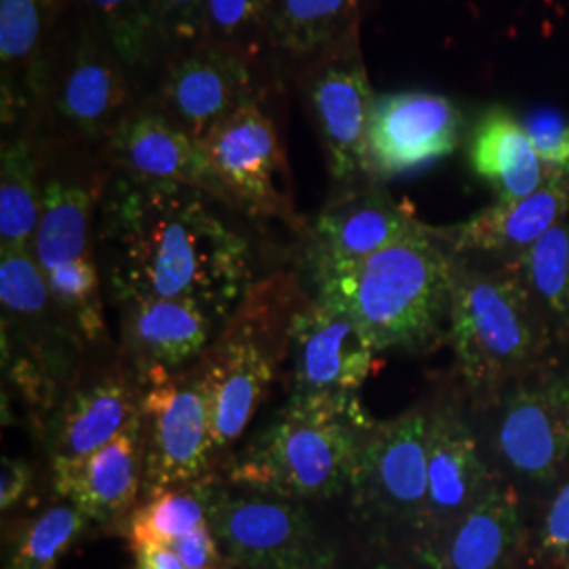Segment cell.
Listing matches in <instances>:
<instances>
[{"instance_id":"8992f818","label":"cell","mask_w":569,"mask_h":569,"mask_svg":"<svg viewBox=\"0 0 569 569\" xmlns=\"http://www.w3.org/2000/svg\"><path fill=\"white\" fill-rule=\"evenodd\" d=\"M209 528L234 569H331L338 552L302 502L220 479Z\"/></svg>"},{"instance_id":"f1b7e54d","label":"cell","mask_w":569,"mask_h":569,"mask_svg":"<svg viewBox=\"0 0 569 569\" xmlns=\"http://www.w3.org/2000/svg\"><path fill=\"white\" fill-rule=\"evenodd\" d=\"M42 211L41 161L20 136L0 152V251L32 249Z\"/></svg>"},{"instance_id":"2e32d148","label":"cell","mask_w":569,"mask_h":569,"mask_svg":"<svg viewBox=\"0 0 569 569\" xmlns=\"http://www.w3.org/2000/svg\"><path fill=\"white\" fill-rule=\"evenodd\" d=\"M256 61L213 42H199L178 53L164 68L159 108L192 138L203 140L218 124L258 102Z\"/></svg>"},{"instance_id":"7402d4cb","label":"cell","mask_w":569,"mask_h":569,"mask_svg":"<svg viewBox=\"0 0 569 569\" xmlns=\"http://www.w3.org/2000/svg\"><path fill=\"white\" fill-rule=\"evenodd\" d=\"M140 380L122 363L72 388L47 425L51 465L82 460L108 446L140 413Z\"/></svg>"},{"instance_id":"e575fe53","label":"cell","mask_w":569,"mask_h":569,"mask_svg":"<svg viewBox=\"0 0 569 569\" xmlns=\"http://www.w3.org/2000/svg\"><path fill=\"white\" fill-rule=\"evenodd\" d=\"M207 0H148L159 42L180 49L203 42Z\"/></svg>"},{"instance_id":"f546056e","label":"cell","mask_w":569,"mask_h":569,"mask_svg":"<svg viewBox=\"0 0 569 569\" xmlns=\"http://www.w3.org/2000/svg\"><path fill=\"white\" fill-rule=\"evenodd\" d=\"M510 266L549 327L552 340L569 342V218Z\"/></svg>"},{"instance_id":"d6986e66","label":"cell","mask_w":569,"mask_h":569,"mask_svg":"<svg viewBox=\"0 0 569 569\" xmlns=\"http://www.w3.org/2000/svg\"><path fill=\"white\" fill-rule=\"evenodd\" d=\"M143 460L146 435L140 409L131 425L96 453L51 465L53 489L89 521L117 531L142 500Z\"/></svg>"},{"instance_id":"7a4b0ae2","label":"cell","mask_w":569,"mask_h":569,"mask_svg":"<svg viewBox=\"0 0 569 569\" xmlns=\"http://www.w3.org/2000/svg\"><path fill=\"white\" fill-rule=\"evenodd\" d=\"M456 266L428 226L361 262L312 274L315 296L345 306L376 352H425L449 326Z\"/></svg>"},{"instance_id":"d590c367","label":"cell","mask_w":569,"mask_h":569,"mask_svg":"<svg viewBox=\"0 0 569 569\" xmlns=\"http://www.w3.org/2000/svg\"><path fill=\"white\" fill-rule=\"evenodd\" d=\"M533 150L552 171L569 167V119L555 108L533 110L523 121Z\"/></svg>"},{"instance_id":"9a60e30c","label":"cell","mask_w":569,"mask_h":569,"mask_svg":"<svg viewBox=\"0 0 569 569\" xmlns=\"http://www.w3.org/2000/svg\"><path fill=\"white\" fill-rule=\"evenodd\" d=\"M462 112L446 96L401 91L376 96L367 146L373 180L418 171L456 152Z\"/></svg>"},{"instance_id":"d6a6232c","label":"cell","mask_w":569,"mask_h":569,"mask_svg":"<svg viewBox=\"0 0 569 569\" xmlns=\"http://www.w3.org/2000/svg\"><path fill=\"white\" fill-rule=\"evenodd\" d=\"M272 2L274 0H207L203 41L258 61L268 44Z\"/></svg>"},{"instance_id":"d4e9b609","label":"cell","mask_w":569,"mask_h":569,"mask_svg":"<svg viewBox=\"0 0 569 569\" xmlns=\"http://www.w3.org/2000/svg\"><path fill=\"white\" fill-rule=\"evenodd\" d=\"M66 0H0L2 122L11 124L32 102L47 100L49 68L42 41Z\"/></svg>"},{"instance_id":"8d00e7d4","label":"cell","mask_w":569,"mask_h":569,"mask_svg":"<svg viewBox=\"0 0 569 569\" xmlns=\"http://www.w3.org/2000/svg\"><path fill=\"white\" fill-rule=\"evenodd\" d=\"M536 559L547 568H566L569 561V479L550 500L536 540Z\"/></svg>"},{"instance_id":"6da1fadb","label":"cell","mask_w":569,"mask_h":569,"mask_svg":"<svg viewBox=\"0 0 569 569\" xmlns=\"http://www.w3.org/2000/svg\"><path fill=\"white\" fill-rule=\"evenodd\" d=\"M103 283L117 305L186 300L230 317L251 281V244L209 197L114 171L96 224Z\"/></svg>"},{"instance_id":"3957f363","label":"cell","mask_w":569,"mask_h":569,"mask_svg":"<svg viewBox=\"0 0 569 569\" xmlns=\"http://www.w3.org/2000/svg\"><path fill=\"white\" fill-rule=\"evenodd\" d=\"M373 425L359 397H289L279 418L226 467L224 479L298 502L338 498L350 491Z\"/></svg>"},{"instance_id":"52a82bcc","label":"cell","mask_w":569,"mask_h":569,"mask_svg":"<svg viewBox=\"0 0 569 569\" xmlns=\"http://www.w3.org/2000/svg\"><path fill=\"white\" fill-rule=\"evenodd\" d=\"M2 331L21 352H4L11 380L42 413L51 411L58 385L68 373L82 340L56 305L32 249L0 251Z\"/></svg>"},{"instance_id":"44dd1931","label":"cell","mask_w":569,"mask_h":569,"mask_svg":"<svg viewBox=\"0 0 569 569\" xmlns=\"http://www.w3.org/2000/svg\"><path fill=\"white\" fill-rule=\"evenodd\" d=\"M523 545L519 496L496 477L462 517L439 536L418 542L413 555L425 569H510Z\"/></svg>"},{"instance_id":"603a6c76","label":"cell","mask_w":569,"mask_h":569,"mask_svg":"<svg viewBox=\"0 0 569 569\" xmlns=\"http://www.w3.org/2000/svg\"><path fill=\"white\" fill-rule=\"evenodd\" d=\"M568 216L569 182L555 171L549 182L526 199L496 201L460 224L432 228V232L453 256L483 253L512 264Z\"/></svg>"},{"instance_id":"277c9868","label":"cell","mask_w":569,"mask_h":569,"mask_svg":"<svg viewBox=\"0 0 569 569\" xmlns=\"http://www.w3.org/2000/svg\"><path fill=\"white\" fill-rule=\"evenodd\" d=\"M308 296L293 272L253 281L197 366L211 399L218 462L241 439L289 357L296 315Z\"/></svg>"},{"instance_id":"ba28073f","label":"cell","mask_w":569,"mask_h":569,"mask_svg":"<svg viewBox=\"0 0 569 569\" xmlns=\"http://www.w3.org/2000/svg\"><path fill=\"white\" fill-rule=\"evenodd\" d=\"M142 388V500L197 483L218 470L211 399L199 366L140 380Z\"/></svg>"},{"instance_id":"83f0119b","label":"cell","mask_w":569,"mask_h":569,"mask_svg":"<svg viewBox=\"0 0 569 569\" xmlns=\"http://www.w3.org/2000/svg\"><path fill=\"white\" fill-rule=\"evenodd\" d=\"M361 26V0H274L268 47L308 61Z\"/></svg>"},{"instance_id":"cb8c5ba5","label":"cell","mask_w":569,"mask_h":569,"mask_svg":"<svg viewBox=\"0 0 569 569\" xmlns=\"http://www.w3.org/2000/svg\"><path fill=\"white\" fill-rule=\"evenodd\" d=\"M427 460V526L418 542L448 529L496 479L479 451L477 437L451 407L428 413Z\"/></svg>"},{"instance_id":"4316f807","label":"cell","mask_w":569,"mask_h":569,"mask_svg":"<svg viewBox=\"0 0 569 569\" xmlns=\"http://www.w3.org/2000/svg\"><path fill=\"white\" fill-rule=\"evenodd\" d=\"M468 161L502 203L538 192L555 173L533 150L523 121L505 106H491L475 124Z\"/></svg>"},{"instance_id":"4dcf8cb0","label":"cell","mask_w":569,"mask_h":569,"mask_svg":"<svg viewBox=\"0 0 569 569\" xmlns=\"http://www.w3.org/2000/svg\"><path fill=\"white\" fill-rule=\"evenodd\" d=\"M220 479L222 477L216 472L197 483L143 500L117 531L127 538L131 549L146 545L169 547L178 538L209 523V507Z\"/></svg>"},{"instance_id":"ac0fdd59","label":"cell","mask_w":569,"mask_h":569,"mask_svg":"<svg viewBox=\"0 0 569 569\" xmlns=\"http://www.w3.org/2000/svg\"><path fill=\"white\" fill-rule=\"evenodd\" d=\"M114 171L146 182L178 183L234 207L204 154L201 140L161 108H133L103 142Z\"/></svg>"},{"instance_id":"484cf974","label":"cell","mask_w":569,"mask_h":569,"mask_svg":"<svg viewBox=\"0 0 569 569\" xmlns=\"http://www.w3.org/2000/svg\"><path fill=\"white\" fill-rule=\"evenodd\" d=\"M110 176L96 173L87 182L51 178L42 186L41 222L32 253L44 277L98 258L96 224Z\"/></svg>"},{"instance_id":"5bb4252c","label":"cell","mask_w":569,"mask_h":569,"mask_svg":"<svg viewBox=\"0 0 569 569\" xmlns=\"http://www.w3.org/2000/svg\"><path fill=\"white\" fill-rule=\"evenodd\" d=\"M427 228L380 182L346 188L306 228V262L310 274L355 264Z\"/></svg>"},{"instance_id":"9c48e42d","label":"cell","mask_w":569,"mask_h":569,"mask_svg":"<svg viewBox=\"0 0 569 569\" xmlns=\"http://www.w3.org/2000/svg\"><path fill=\"white\" fill-rule=\"evenodd\" d=\"M298 87L333 182L342 190L376 182L367 146L376 93L367 77L359 30L305 61Z\"/></svg>"},{"instance_id":"60d3db41","label":"cell","mask_w":569,"mask_h":569,"mask_svg":"<svg viewBox=\"0 0 569 569\" xmlns=\"http://www.w3.org/2000/svg\"><path fill=\"white\" fill-rule=\"evenodd\" d=\"M367 569H409L406 566H397V563H388V561H380V563H373Z\"/></svg>"},{"instance_id":"e0dca14e","label":"cell","mask_w":569,"mask_h":569,"mask_svg":"<svg viewBox=\"0 0 569 569\" xmlns=\"http://www.w3.org/2000/svg\"><path fill=\"white\" fill-rule=\"evenodd\" d=\"M493 446L531 483H550L569 460V371L521 382L502 397Z\"/></svg>"},{"instance_id":"1f68e13d","label":"cell","mask_w":569,"mask_h":569,"mask_svg":"<svg viewBox=\"0 0 569 569\" xmlns=\"http://www.w3.org/2000/svg\"><path fill=\"white\" fill-rule=\"evenodd\" d=\"M89 519L68 502L42 510L26 521L9 559V569H58L60 559L70 549Z\"/></svg>"},{"instance_id":"b9f144b4","label":"cell","mask_w":569,"mask_h":569,"mask_svg":"<svg viewBox=\"0 0 569 569\" xmlns=\"http://www.w3.org/2000/svg\"><path fill=\"white\" fill-rule=\"evenodd\" d=\"M559 173H561V176H563V178H566V180L569 182V167L566 169V171H559Z\"/></svg>"},{"instance_id":"30bf717a","label":"cell","mask_w":569,"mask_h":569,"mask_svg":"<svg viewBox=\"0 0 569 569\" xmlns=\"http://www.w3.org/2000/svg\"><path fill=\"white\" fill-rule=\"evenodd\" d=\"M428 413L376 422L367 432L350 486L352 505L369 521L422 538L427 526Z\"/></svg>"},{"instance_id":"7c38bea8","label":"cell","mask_w":569,"mask_h":569,"mask_svg":"<svg viewBox=\"0 0 569 569\" xmlns=\"http://www.w3.org/2000/svg\"><path fill=\"white\" fill-rule=\"evenodd\" d=\"M376 348L345 306L308 298L289 338V397L348 399L376 367Z\"/></svg>"},{"instance_id":"836d02e7","label":"cell","mask_w":569,"mask_h":569,"mask_svg":"<svg viewBox=\"0 0 569 569\" xmlns=\"http://www.w3.org/2000/svg\"><path fill=\"white\" fill-rule=\"evenodd\" d=\"M127 68L150 63L159 44L148 0H81Z\"/></svg>"},{"instance_id":"74e56055","label":"cell","mask_w":569,"mask_h":569,"mask_svg":"<svg viewBox=\"0 0 569 569\" xmlns=\"http://www.w3.org/2000/svg\"><path fill=\"white\" fill-rule=\"evenodd\" d=\"M169 547L180 557L186 569H222L230 566L209 523L178 538Z\"/></svg>"},{"instance_id":"f35d334b","label":"cell","mask_w":569,"mask_h":569,"mask_svg":"<svg viewBox=\"0 0 569 569\" xmlns=\"http://www.w3.org/2000/svg\"><path fill=\"white\" fill-rule=\"evenodd\" d=\"M32 467L20 458H2L0 467V509L2 512L18 507L32 486Z\"/></svg>"},{"instance_id":"5b68a950","label":"cell","mask_w":569,"mask_h":569,"mask_svg":"<svg viewBox=\"0 0 569 569\" xmlns=\"http://www.w3.org/2000/svg\"><path fill=\"white\" fill-rule=\"evenodd\" d=\"M448 338L460 378L477 403L496 401L538 366L552 345L549 327L510 266L470 270L460 260L451 287Z\"/></svg>"},{"instance_id":"ffe728a7","label":"cell","mask_w":569,"mask_h":569,"mask_svg":"<svg viewBox=\"0 0 569 569\" xmlns=\"http://www.w3.org/2000/svg\"><path fill=\"white\" fill-rule=\"evenodd\" d=\"M121 308L122 348L138 380L194 366L228 317L186 300H140Z\"/></svg>"},{"instance_id":"8fae6325","label":"cell","mask_w":569,"mask_h":569,"mask_svg":"<svg viewBox=\"0 0 569 569\" xmlns=\"http://www.w3.org/2000/svg\"><path fill=\"white\" fill-rule=\"evenodd\" d=\"M201 146L237 209L306 232V222L296 211L281 136L260 100L218 122Z\"/></svg>"},{"instance_id":"4fadbf2b","label":"cell","mask_w":569,"mask_h":569,"mask_svg":"<svg viewBox=\"0 0 569 569\" xmlns=\"http://www.w3.org/2000/svg\"><path fill=\"white\" fill-rule=\"evenodd\" d=\"M124 63L108 41L102 26L89 21L49 77L47 100L56 119L87 142H106L114 127L136 108Z\"/></svg>"},{"instance_id":"7bdbcfd3","label":"cell","mask_w":569,"mask_h":569,"mask_svg":"<svg viewBox=\"0 0 569 569\" xmlns=\"http://www.w3.org/2000/svg\"><path fill=\"white\" fill-rule=\"evenodd\" d=\"M563 569H569V561H568V563H566V568H563Z\"/></svg>"},{"instance_id":"ab89813d","label":"cell","mask_w":569,"mask_h":569,"mask_svg":"<svg viewBox=\"0 0 569 569\" xmlns=\"http://www.w3.org/2000/svg\"><path fill=\"white\" fill-rule=\"evenodd\" d=\"M131 550L136 557L133 569H186L180 557L167 545H146Z\"/></svg>"}]
</instances>
